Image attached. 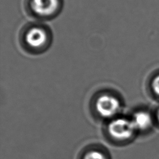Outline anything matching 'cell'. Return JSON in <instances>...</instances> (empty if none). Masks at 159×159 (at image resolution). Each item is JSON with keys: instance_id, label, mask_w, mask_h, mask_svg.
Masks as SVG:
<instances>
[{"instance_id": "cell-8", "label": "cell", "mask_w": 159, "mask_h": 159, "mask_svg": "<svg viewBox=\"0 0 159 159\" xmlns=\"http://www.w3.org/2000/svg\"><path fill=\"white\" fill-rule=\"evenodd\" d=\"M155 124L159 125V106L157 107L156 111L153 112Z\"/></svg>"}, {"instance_id": "cell-6", "label": "cell", "mask_w": 159, "mask_h": 159, "mask_svg": "<svg viewBox=\"0 0 159 159\" xmlns=\"http://www.w3.org/2000/svg\"><path fill=\"white\" fill-rule=\"evenodd\" d=\"M80 159H111V156L104 147L100 145H91L81 152Z\"/></svg>"}, {"instance_id": "cell-7", "label": "cell", "mask_w": 159, "mask_h": 159, "mask_svg": "<svg viewBox=\"0 0 159 159\" xmlns=\"http://www.w3.org/2000/svg\"><path fill=\"white\" fill-rule=\"evenodd\" d=\"M150 88L153 95L159 99V73L153 77L150 83Z\"/></svg>"}, {"instance_id": "cell-1", "label": "cell", "mask_w": 159, "mask_h": 159, "mask_svg": "<svg viewBox=\"0 0 159 159\" xmlns=\"http://www.w3.org/2000/svg\"><path fill=\"white\" fill-rule=\"evenodd\" d=\"M104 132L109 142L116 145L128 144L137 135L130 117L121 116L106 122Z\"/></svg>"}, {"instance_id": "cell-5", "label": "cell", "mask_w": 159, "mask_h": 159, "mask_svg": "<svg viewBox=\"0 0 159 159\" xmlns=\"http://www.w3.org/2000/svg\"><path fill=\"white\" fill-rule=\"evenodd\" d=\"M130 117L137 134L148 132L156 124L153 112L147 109L137 110Z\"/></svg>"}, {"instance_id": "cell-3", "label": "cell", "mask_w": 159, "mask_h": 159, "mask_svg": "<svg viewBox=\"0 0 159 159\" xmlns=\"http://www.w3.org/2000/svg\"><path fill=\"white\" fill-rule=\"evenodd\" d=\"M27 48L33 51H40L46 48L50 42L48 30L44 27L35 25L29 27L24 35Z\"/></svg>"}, {"instance_id": "cell-4", "label": "cell", "mask_w": 159, "mask_h": 159, "mask_svg": "<svg viewBox=\"0 0 159 159\" xmlns=\"http://www.w3.org/2000/svg\"><path fill=\"white\" fill-rule=\"evenodd\" d=\"M30 9L40 18L48 19L55 16L61 7L60 0H30Z\"/></svg>"}, {"instance_id": "cell-2", "label": "cell", "mask_w": 159, "mask_h": 159, "mask_svg": "<svg viewBox=\"0 0 159 159\" xmlns=\"http://www.w3.org/2000/svg\"><path fill=\"white\" fill-rule=\"evenodd\" d=\"M122 107L120 98L110 92H102L96 95L92 103L94 115L106 122L120 116Z\"/></svg>"}]
</instances>
